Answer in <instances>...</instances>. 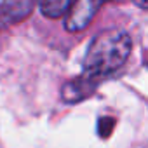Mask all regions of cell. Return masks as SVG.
I'll return each mask as SVG.
<instances>
[{
  "label": "cell",
  "mask_w": 148,
  "mask_h": 148,
  "mask_svg": "<svg viewBox=\"0 0 148 148\" xmlns=\"http://www.w3.org/2000/svg\"><path fill=\"white\" fill-rule=\"evenodd\" d=\"M132 49L129 33L124 30H105L98 33L84 59V75L94 80H101L106 75L117 71L127 61Z\"/></svg>",
  "instance_id": "1"
},
{
  "label": "cell",
  "mask_w": 148,
  "mask_h": 148,
  "mask_svg": "<svg viewBox=\"0 0 148 148\" xmlns=\"http://www.w3.org/2000/svg\"><path fill=\"white\" fill-rule=\"evenodd\" d=\"M112 125H113V119H110V117L101 119V120H99V136H101V138L110 136V132H112Z\"/></svg>",
  "instance_id": "6"
},
{
  "label": "cell",
  "mask_w": 148,
  "mask_h": 148,
  "mask_svg": "<svg viewBox=\"0 0 148 148\" xmlns=\"http://www.w3.org/2000/svg\"><path fill=\"white\" fill-rule=\"evenodd\" d=\"M98 80L91 79V77H86L84 73L80 77L73 79L70 82H66L63 86V91H61V98L63 101L66 103H77V101H82L86 99L89 94L94 92V89L98 87Z\"/></svg>",
  "instance_id": "4"
},
{
  "label": "cell",
  "mask_w": 148,
  "mask_h": 148,
  "mask_svg": "<svg viewBox=\"0 0 148 148\" xmlns=\"http://www.w3.org/2000/svg\"><path fill=\"white\" fill-rule=\"evenodd\" d=\"M37 5V0H2L0 4V30L26 19Z\"/></svg>",
  "instance_id": "3"
},
{
  "label": "cell",
  "mask_w": 148,
  "mask_h": 148,
  "mask_svg": "<svg viewBox=\"0 0 148 148\" xmlns=\"http://www.w3.org/2000/svg\"><path fill=\"white\" fill-rule=\"evenodd\" d=\"M73 4V0H40V12L45 18L58 19L64 16Z\"/></svg>",
  "instance_id": "5"
},
{
  "label": "cell",
  "mask_w": 148,
  "mask_h": 148,
  "mask_svg": "<svg viewBox=\"0 0 148 148\" xmlns=\"http://www.w3.org/2000/svg\"><path fill=\"white\" fill-rule=\"evenodd\" d=\"M106 2L108 0H77V2H73L70 11L66 12L68 16L64 19V28L68 32L84 30Z\"/></svg>",
  "instance_id": "2"
}]
</instances>
